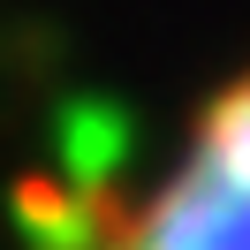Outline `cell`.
Listing matches in <instances>:
<instances>
[{"mask_svg": "<svg viewBox=\"0 0 250 250\" xmlns=\"http://www.w3.org/2000/svg\"><path fill=\"white\" fill-rule=\"evenodd\" d=\"M16 250H250V68L129 189H61Z\"/></svg>", "mask_w": 250, "mask_h": 250, "instance_id": "cell-1", "label": "cell"}]
</instances>
